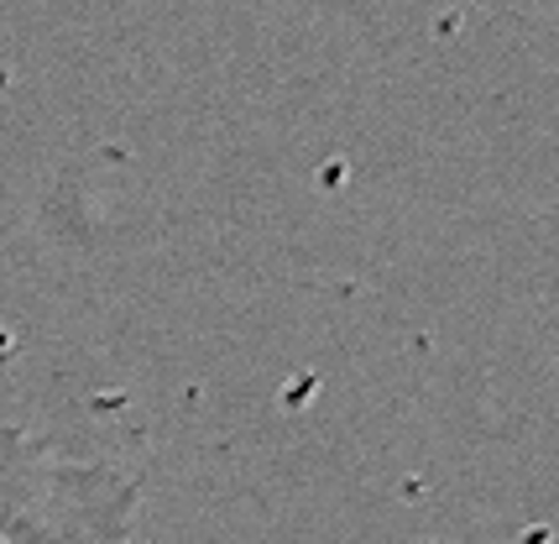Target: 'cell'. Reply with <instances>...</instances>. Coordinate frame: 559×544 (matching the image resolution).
<instances>
[{
    "mask_svg": "<svg viewBox=\"0 0 559 544\" xmlns=\"http://www.w3.org/2000/svg\"><path fill=\"white\" fill-rule=\"evenodd\" d=\"M136 476L0 424V544H131Z\"/></svg>",
    "mask_w": 559,
    "mask_h": 544,
    "instance_id": "cell-1",
    "label": "cell"
}]
</instances>
